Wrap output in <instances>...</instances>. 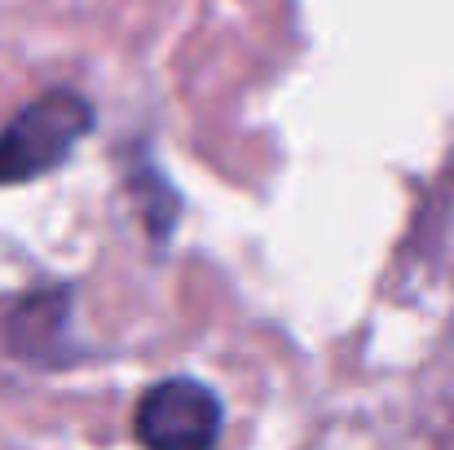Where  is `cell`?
<instances>
[{
	"label": "cell",
	"mask_w": 454,
	"mask_h": 450,
	"mask_svg": "<svg viewBox=\"0 0 454 450\" xmlns=\"http://www.w3.org/2000/svg\"><path fill=\"white\" fill-rule=\"evenodd\" d=\"M89 129H93V107L80 93L53 89L35 98L0 129V186H22L62 168Z\"/></svg>",
	"instance_id": "cell-1"
},
{
	"label": "cell",
	"mask_w": 454,
	"mask_h": 450,
	"mask_svg": "<svg viewBox=\"0 0 454 450\" xmlns=\"http://www.w3.org/2000/svg\"><path fill=\"white\" fill-rule=\"evenodd\" d=\"M221 438V402L199 380H163L137 407V442L154 450H203Z\"/></svg>",
	"instance_id": "cell-2"
}]
</instances>
